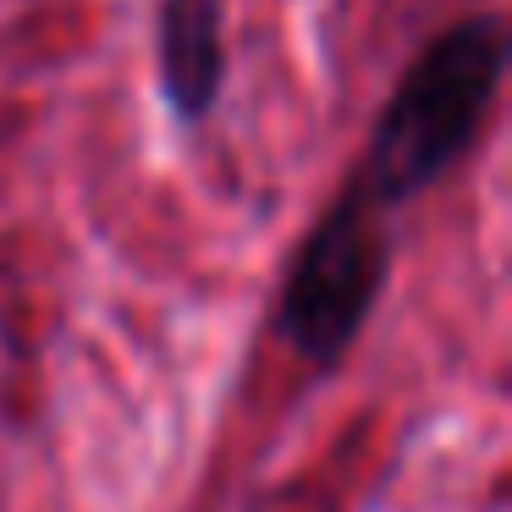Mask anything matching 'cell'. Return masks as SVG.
Segmentation results:
<instances>
[{"instance_id": "obj_1", "label": "cell", "mask_w": 512, "mask_h": 512, "mask_svg": "<svg viewBox=\"0 0 512 512\" xmlns=\"http://www.w3.org/2000/svg\"><path fill=\"white\" fill-rule=\"evenodd\" d=\"M507 72V28L501 17H468L446 28L430 50L397 83L375 138H369L364 171L353 193H364L375 210L424 193L435 177L457 166L485 122L490 100Z\"/></svg>"}, {"instance_id": "obj_2", "label": "cell", "mask_w": 512, "mask_h": 512, "mask_svg": "<svg viewBox=\"0 0 512 512\" xmlns=\"http://www.w3.org/2000/svg\"><path fill=\"white\" fill-rule=\"evenodd\" d=\"M386 281V232L380 210L364 193L347 188V199L314 226L298 265L281 292V336L309 364H336L364 331L369 309Z\"/></svg>"}, {"instance_id": "obj_3", "label": "cell", "mask_w": 512, "mask_h": 512, "mask_svg": "<svg viewBox=\"0 0 512 512\" xmlns=\"http://www.w3.org/2000/svg\"><path fill=\"white\" fill-rule=\"evenodd\" d=\"M221 0H166L160 12V78L182 116H204L221 94Z\"/></svg>"}]
</instances>
